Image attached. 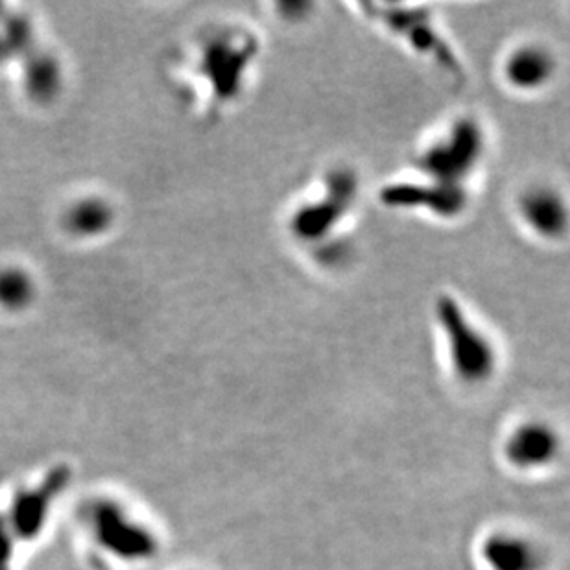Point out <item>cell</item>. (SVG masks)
Returning a JSON list of instances; mask_svg holds the SVG:
<instances>
[{
  "mask_svg": "<svg viewBox=\"0 0 570 570\" xmlns=\"http://www.w3.org/2000/svg\"><path fill=\"white\" fill-rule=\"evenodd\" d=\"M452 372L460 381L480 384L493 377L497 367L495 345L463 311L454 297H442L436 307Z\"/></svg>",
  "mask_w": 570,
  "mask_h": 570,
  "instance_id": "cell-1",
  "label": "cell"
},
{
  "mask_svg": "<svg viewBox=\"0 0 570 570\" xmlns=\"http://www.w3.org/2000/svg\"><path fill=\"white\" fill-rule=\"evenodd\" d=\"M366 10L373 21H377L387 32L404 41L415 55L432 61L452 78H462L460 61L443 39L426 8L366 4Z\"/></svg>",
  "mask_w": 570,
  "mask_h": 570,
  "instance_id": "cell-2",
  "label": "cell"
},
{
  "mask_svg": "<svg viewBox=\"0 0 570 570\" xmlns=\"http://www.w3.org/2000/svg\"><path fill=\"white\" fill-rule=\"evenodd\" d=\"M484 148V131L474 120L463 119L421 154L420 167L431 181L463 187V179L479 167Z\"/></svg>",
  "mask_w": 570,
  "mask_h": 570,
  "instance_id": "cell-3",
  "label": "cell"
},
{
  "mask_svg": "<svg viewBox=\"0 0 570 570\" xmlns=\"http://www.w3.org/2000/svg\"><path fill=\"white\" fill-rule=\"evenodd\" d=\"M257 43L249 33L229 32L213 41L205 55V72L216 98L235 100L243 92Z\"/></svg>",
  "mask_w": 570,
  "mask_h": 570,
  "instance_id": "cell-4",
  "label": "cell"
},
{
  "mask_svg": "<svg viewBox=\"0 0 570 570\" xmlns=\"http://www.w3.org/2000/svg\"><path fill=\"white\" fill-rule=\"evenodd\" d=\"M356 194V181L351 174L328 176L323 198L303 204L292 216V232L303 240H320L334 232L350 213Z\"/></svg>",
  "mask_w": 570,
  "mask_h": 570,
  "instance_id": "cell-5",
  "label": "cell"
},
{
  "mask_svg": "<svg viewBox=\"0 0 570 570\" xmlns=\"http://www.w3.org/2000/svg\"><path fill=\"white\" fill-rule=\"evenodd\" d=\"M382 199L395 209H426L440 216H456L468 204L463 187L436 184V181H409L390 185Z\"/></svg>",
  "mask_w": 570,
  "mask_h": 570,
  "instance_id": "cell-6",
  "label": "cell"
},
{
  "mask_svg": "<svg viewBox=\"0 0 570 570\" xmlns=\"http://www.w3.org/2000/svg\"><path fill=\"white\" fill-rule=\"evenodd\" d=\"M558 434L554 429L539 421H528L515 426L504 442V456L511 468L519 471H538L549 468L558 456Z\"/></svg>",
  "mask_w": 570,
  "mask_h": 570,
  "instance_id": "cell-7",
  "label": "cell"
},
{
  "mask_svg": "<svg viewBox=\"0 0 570 570\" xmlns=\"http://www.w3.org/2000/svg\"><path fill=\"white\" fill-rule=\"evenodd\" d=\"M480 558L488 570H541V552L527 535L499 530L484 539Z\"/></svg>",
  "mask_w": 570,
  "mask_h": 570,
  "instance_id": "cell-8",
  "label": "cell"
},
{
  "mask_svg": "<svg viewBox=\"0 0 570 570\" xmlns=\"http://www.w3.org/2000/svg\"><path fill=\"white\" fill-rule=\"evenodd\" d=\"M554 61L543 49L524 47L508 58L504 72L508 81L517 89H538L549 81Z\"/></svg>",
  "mask_w": 570,
  "mask_h": 570,
  "instance_id": "cell-9",
  "label": "cell"
},
{
  "mask_svg": "<svg viewBox=\"0 0 570 570\" xmlns=\"http://www.w3.org/2000/svg\"><path fill=\"white\" fill-rule=\"evenodd\" d=\"M524 220L544 237L560 235L566 227V205L552 190H532L521 202Z\"/></svg>",
  "mask_w": 570,
  "mask_h": 570,
  "instance_id": "cell-10",
  "label": "cell"
}]
</instances>
